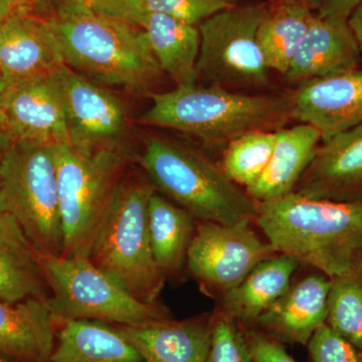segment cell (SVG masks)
I'll list each match as a JSON object with an SVG mask.
<instances>
[{
    "mask_svg": "<svg viewBox=\"0 0 362 362\" xmlns=\"http://www.w3.org/2000/svg\"><path fill=\"white\" fill-rule=\"evenodd\" d=\"M139 28L146 35L162 73L168 74L176 87L197 84V64L201 47L199 26L168 14L147 11L139 21Z\"/></svg>",
    "mask_w": 362,
    "mask_h": 362,
    "instance_id": "obj_23",
    "label": "cell"
},
{
    "mask_svg": "<svg viewBox=\"0 0 362 362\" xmlns=\"http://www.w3.org/2000/svg\"><path fill=\"white\" fill-rule=\"evenodd\" d=\"M57 166L64 239L62 256L89 259L126 170L86 159L69 144L57 145Z\"/></svg>",
    "mask_w": 362,
    "mask_h": 362,
    "instance_id": "obj_10",
    "label": "cell"
},
{
    "mask_svg": "<svg viewBox=\"0 0 362 362\" xmlns=\"http://www.w3.org/2000/svg\"><path fill=\"white\" fill-rule=\"evenodd\" d=\"M294 192L312 199L362 202V125L321 142Z\"/></svg>",
    "mask_w": 362,
    "mask_h": 362,
    "instance_id": "obj_15",
    "label": "cell"
},
{
    "mask_svg": "<svg viewBox=\"0 0 362 362\" xmlns=\"http://www.w3.org/2000/svg\"><path fill=\"white\" fill-rule=\"evenodd\" d=\"M239 0H144L145 13L168 14L189 23L199 25L214 14L232 8Z\"/></svg>",
    "mask_w": 362,
    "mask_h": 362,
    "instance_id": "obj_30",
    "label": "cell"
},
{
    "mask_svg": "<svg viewBox=\"0 0 362 362\" xmlns=\"http://www.w3.org/2000/svg\"><path fill=\"white\" fill-rule=\"evenodd\" d=\"M16 9H23V11H32L35 13V9L42 6L47 0H9Z\"/></svg>",
    "mask_w": 362,
    "mask_h": 362,
    "instance_id": "obj_37",
    "label": "cell"
},
{
    "mask_svg": "<svg viewBox=\"0 0 362 362\" xmlns=\"http://www.w3.org/2000/svg\"><path fill=\"white\" fill-rule=\"evenodd\" d=\"M295 1L306 2V0H295Z\"/></svg>",
    "mask_w": 362,
    "mask_h": 362,
    "instance_id": "obj_42",
    "label": "cell"
},
{
    "mask_svg": "<svg viewBox=\"0 0 362 362\" xmlns=\"http://www.w3.org/2000/svg\"><path fill=\"white\" fill-rule=\"evenodd\" d=\"M57 325L47 298L0 300V356L11 362H49Z\"/></svg>",
    "mask_w": 362,
    "mask_h": 362,
    "instance_id": "obj_19",
    "label": "cell"
},
{
    "mask_svg": "<svg viewBox=\"0 0 362 362\" xmlns=\"http://www.w3.org/2000/svg\"><path fill=\"white\" fill-rule=\"evenodd\" d=\"M244 327V326H243ZM252 362H298L285 349L284 344L256 327H244Z\"/></svg>",
    "mask_w": 362,
    "mask_h": 362,
    "instance_id": "obj_32",
    "label": "cell"
},
{
    "mask_svg": "<svg viewBox=\"0 0 362 362\" xmlns=\"http://www.w3.org/2000/svg\"><path fill=\"white\" fill-rule=\"evenodd\" d=\"M276 136L268 166L259 180L246 190L256 202L280 199L294 192L322 142L321 133L308 124L282 128L276 131Z\"/></svg>",
    "mask_w": 362,
    "mask_h": 362,
    "instance_id": "obj_20",
    "label": "cell"
},
{
    "mask_svg": "<svg viewBox=\"0 0 362 362\" xmlns=\"http://www.w3.org/2000/svg\"><path fill=\"white\" fill-rule=\"evenodd\" d=\"M0 362H11V361H7V359L4 358V357L0 356Z\"/></svg>",
    "mask_w": 362,
    "mask_h": 362,
    "instance_id": "obj_41",
    "label": "cell"
},
{
    "mask_svg": "<svg viewBox=\"0 0 362 362\" xmlns=\"http://www.w3.org/2000/svg\"><path fill=\"white\" fill-rule=\"evenodd\" d=\"M325 323L362 350V265L331 279Z\"/></svg>",
    "mask_w": 362,
    "mask_h": 362,
    "instance_id": "obj_28",
    "label": "cell"
},
{
    "mask_svg": "<svg viewBox=\"0 0 362 362\" xmlns=\"http://www.w3.org/2000/svg\"><path fill=\"white\" fill-rule=\"evenodd\" d=\"M0 213L18 221L40 255H63L57 145L11 143L0 166Z\"/></svg>",
    "mask_w": 362,
    "mask_h": 362,
    "instance_id": "obj_6",
    "label": "cell"
},
{
    "mask_svg": "<svg viewBox=\"0 0 362 362\" xmlns=\"http://www.w3.org/2000/svg\"><path fill=\"white\" fill-rule=\"evenodd\" d=\"M114 326L143 362H206L213 337V314L181 321L165 318Z\"/></svg>",
    "mask_w": 362,
    "mask_h": 362,
    "instance_id": "obj_17",
    "label": "cell"
},
{
    "mask_svg": "<svg viewBox=\"0 0 362 362\" xmlns=\"http://www.w3.org/2000/svg\"><path fill=\"white\" fill-rule=\"evenodd\" d=\"M149 97L152 106L140 123L194 136L209 148L225 149L251 131L282 129L291 119L289 94H252L195 84L150 93Z\"/></svg>",
    "mask_w": 362,
    "mask_h": 362,
    "instance_id": "obj_2",
    "label": "cell"
},
{
    "mask_svg": "<svg viewBox=\"0 0 362 362\" xmlns=\"http://www.w3.org/2000/svg\"><path fill=\"white\" fill-rule=\"evenodd\" d=\"M49 21L65 65L97 84L148 93L163 74L139 26L90 11Z\"/></svg>",
    "mask_w": 362,
    "mask_h": 362,
    "instance_id": "obj_3",
    "label": "cell"
},
{
    "mask_svg": "<svg viewBox=\"0 0 362 362\" xmlns=\"http://www.w3.org/2000/svg\"><path fill=\"white\" fill-rule=\"evenodd\" d=\"M137 161L156 192L187 209L195 220L254 223L257 202L199 152L150 137Z\"/></svg>",
    "mask_w": 362,
    "mask_h": 362,
    "instance_id": "obj_4",
    "label": "cell"
},
{
    "mask_svg": "<svg viewBox=\"0 0 362 362\" xmlns=\"http://www.w3.org/2000/svg\"><path fill=\"white\" fill-rule=\"evenodd\" d=\"M362 0H319L317 16L332 23H347Z\"/></svg>",
    "mask_w": 362,
    "mask_h": 362,
    "instance_id": "obj_34",
    "label": "cell"
},
{
    "mask_svg": "<svg viewBox=\"0 0 362 362\" xmlns=\"http://www.w3.org/2000/svg\"><path fill=\"white\" fill-rule=\"evenodd\" d=\"M54 75L65 104L71 148L89 160L126 170L136 157L125 105L110 90L66 65Z\"/></svg>",
    "mask_w": 362,
    "mask_h": 362,
    "instance_id": "obj_9",
    "label": "cell"
},
{
    "mask_svg": "<svg viewBox=\"0 0 362 362\" xmlns=\"http://www.w3.org/2000/svg\"><path fill=\"white\" fill-rule=\"evenodd\" d=\"M311 362H362V350L324 323L307 343Z\"/></svg>",
    "mask_w": 362,
    "mask_h": 362,
    "instance_id": "obj_31",
    "label": "cell"
},
{
    "mask_svg": "<svg viewBox=\"0 0 362 362\" xmlns=\"http://www.w3.org/2000/svg\"><path fill=\"white\" fill-rule=\"evenodd\" d=\"M206 362H252L244 327L216 311L213 313V337Z\"/></svg>",
    "mask_w": 362,
    "mask_h": 362,
    "instance_id": "obj_29",
    "label": "cell"
},
{
    "mask_svg": "<svg viewBox=\"0 0 362 362\" xmlns=\"http://www.w3.org/2000/svg\"><path fill=\"white\" fill-rule=\"evenodd\" d=\"M54 9V16H66L89 11L86 0H47Z\"/></svg>",
    "mask_w": 362,
    "mask_h": 362,
    "instance_id": "obj_35",
    "label": "cell"
},
{
    "mask_svg": "<svg viewBox=\"0 0 362 362\" xmlns=\"http://www.w3.org/2000/svg\"><path fill=\"white\" fill-rule=\"evenodd\" d=\"M49 286L39 252L18 221L0 213V300L16 303L30 298H47Z\"/></svg>",
    "mask_w": 362,
    "mask_h": 362,
    "instance_id": "obj_22",
    "label": "cell"
},
{
    "mask_svg": "<svg viewBox=\"0 0 362 362\" xmlns=\"http://www.w3.org/2000/svg\"><path fill=\"white\" fill-rule=\"evenodd\" d=\"M197 220L187 209L154 192L148 204L150 243L154 259L164 277L175 275L187 261Z\"/></svg>",
    "mask_w": 362,
    "mask_h": 362,
    "instance_id": "obj_25",
    "label": "cell"
},
{
    "mask_svg": "<svg viewBox=\"0 0 362 362\" xmlns=\"http://www.w3.org/2000/svg\"><path fill=\"white\" fill-rule=\"evenodd\" d=\"M13 140L9 137L8 134L0 127V166H1L2 159H4V154L7 149L11 146Z\"/></svg>",
    "mask_w": 362,
    "mask_h": 362,
    "instance_id": "obj_38",
    "label": "cell"
},
{
    "mask_svg": "<svg viewBox=\"0 0 362 362\" xmlns=\"http://www.w3.org/2000/svg\"><path fill=\"white\" fill-rule=\"evenodd\" d=\"M156 192L147 176L124 173L90 261L140 301L158 303L166 278L150 243L148 204Z\"/></svg>",
    "mask_w": 362,
    "mask_h": 362,
    "instance_id": "obj_5",
    "label": "cell"
},
{
    "mask_svg": "<svg viewBox=\"0 0 362 362\" xmlns=\"http://www.w3.org/2000/svg\"><path fill=\"white\" fill-rule=\"evenodd\" d=\"M252 223L197 221L185 263L207 295L220 299L259 263L277 252L255 232Z\"/></svg>",
    "mask_w": 362,
    "mask_h": 362,
    "instance_id": "obj_11",
    "label": "cell"
},
{
    "mask_svg": "<svg viewBox=\"0 0 362 362\" xmlns=\"http://www.w3.org/2000/svg\"><path fill=\"white\" fill-rule=\"evenodd\" d=\"M315 14L306 2L295 0L269 6L259 23L258 42L271 71L285 76Z\"/></svg>",
    "mask_w": 362,
    "mask_h": 362,
    "instance_id": "obj_26",
    "label": "cell"
},
{
    "mask_svg": "<svg viewBox=\"0 0 362 362\" xmlns=\"http://www.w3.org/2000/svg\"><path fill=\"white\" fill-rule=\"evenodd\" d=\"M331 279L320 272L291 282L252 327L283 344L307 345L327 317Z\"/></svg>",
    "mask_w": 362,
    "mask_h": 362,
    "instance_id": "obj_16",
    "label": "cell"
},
{
    "mask_svg": "<svg viewBox=\"0 0 362 362\" xmlns=\"http://www.w3.org/2000/svg\"><path fill=\"white\" fill-rule=\"evenodd\" d=\"M16 7L9 0H0V26L13 13Z\"/></svg>",
    "mask_w": 362,
    "mask_h": 362,
    "instance_id": "obj_39",
    "label": "cell"
},
{
    "mask_svg": "<svg viewBox=\"0 0 362 362\" xmlns=\"http://www.w3.org/2000/svg\"><path fill=\"white\" fill-rule=\"evenodd\" d=\"M64 65L49 18L14 9L0 26V73L6 87L54 75Z\"/></svg>",
    "mask_w": 362,
    "mask_h": 362,
    "instance_id": "obj_13",
    "label": "cell"
},
{
    "mask_svg": "<svg viewBox=\"0 0 362 362\" xmlns=\"http://www.w3.org/2000/svg\"><path fill=\"white\" fill-rule=\"evenodd\" d=\"M40 261L49 286L47 303L57 322L86 319L135 325L170 318L168 309L136 299L90 259L40 255Z\"/></svg>",
    "mask_w": 362,
    "mask_h": 362,
    "instance_id": "obj_7",
    "label": "cell"
},
{
    "mask_svg": "<svg viewBox=\"0 0 362 362\" xmlns=\"http://www.w3.org/2000/svg\"><path fill=\"white\" fill-rule=\"evenodd\" d=\"M291 119L315 127L322 141L362 125V69L315 78L289 94Z\"/></svg>",
    "mask_w": 362,
    "mask_h": 362,
    "instance_id": "obj_14",
    "label": "cell"
},
{
    "mask_svg": "<svg viewBox=\"0 0 362 362\" xmlns=\"http://www.w3.org/2000/svg\"><path fill=\"white\" fill-rule=\"evenodd\" d=\"M276 137V131L269 130H255L239 136L223 149L221 168L233 183L247 190L268 166Z\"/></svg>",
    "mask_w": 362,
    "mask_h": 362,
    "instance_id": "obj_27",
    "label": "cell"
},
{
    "mask_svg": "<svg viewBox=\"0 0 362 362\" xmlns=\"http://www.w3.org/2000/svg\"><path fill=\"white\" fill-rule=\"evenodd\" d=\"M254 223L276 252L330 279L362 265V202L312 199L293 192L257 202Z\"/></svg>",
    "mask_w": 362,
    "mask_h": 362,
    "instance_id": "obj_1",
    "label": "cell"
},
{
    "mask_svg": "<svg viewBox=\"0 0 362 362\" xmlns=\"http://www.w3.org/2000/svg\"><path fill=\"white\" fill-rule=\"evenodd\" d=\"M268 7L266 2L237 4L199 25L197 83L243 93L265 89L271 70L259 47L258 30Z\"/></svg>",
    "mask_w": 362,
    "mask_h": 362,
    "instance_id": "obj_8",
    "label": "cell"
},
{
    "mask_svg": "<svg viewBox=\"0 0 362 362\" xmlns=\"http://www.w3.org/2000/svg\"><path fill=\"white\" fill-rule=\"evenodd\" d=\"M361 51L347 23L314 16L285 77L302 83L361 68Z\"/></svg>",
    "mask_w": 362,
    "mask_h": 362,
    "instance_id": "obj_18",
    "label": "cell"
},
{
    "mask_svg": "<svg viewBox=\"0 0 362 362\" xmlns=\"http://www.w3.org/2000/svg\"><path fill=\"white\" fill-rule=\"evenodd\" d=\"M300 264L276 252L255 267L237 287L218 299L216 309L244 327H252L262 315L288 289Z\"/></svg>",
    "mask_w": 362,
    "mask_h": 362,
    "instance_id": "obj_21",
    "label": "cell"
},
{
    "mask_svg": "<svg viewBox=\"0 0 362 362\" xmlns=\"http://www.w3.org/2000/svg\"><path fill=\"white\" fill-rule=\"evenodd\" d=\"M49 362H143L116 326L86 319L58 321Z\"/></svg>",
    "mask_w": 362,
    "mask_h": 362,
    "instance_id": "obj_24",
    "label": "cell"
},
{
    "mask_svg": "<svg viewBox=\"0 0 362 362\" xmlns=\"http://www.w3.org/2000/svg\"><path fill=\"white\" fill-rule=\"evenodd\" d=\"M347 23L356 37L362 58V2L354 9V13L349 16Z\"/></svg>",
    "mask_w": 362,
    "mask_h": 362,
    "instance_id": "obj_36",
    "label": "cell"
},
{
    "mask_svg": "<svg viewBox=\"0 0 362 362\" xmlns=\"http://www.w3.org/2000/svg\"><path fill=\"white\" fill-rule=\"evenodd\" d=\"M54 74L6 87L1 128L13 142L69 144L65 104Z\"/></svg>",
    "mask_w": 362,
    "mask_h": 362,
    "instance_id": "obj_12",
    "label": "cell"
},
{
    "mask_svg": "<svg viewBox=\"0 0 362 362\" xmlns=\"http://www.w3.org/2000/svg\"><path fill=\"white\" fill-rule=\"evenodd\" d=\"M6 90V84L0 73V127L4 124V108H2V99H4V92Z\"/></svg>",
    "mask_w": 362,
    "mask_h": 362,
    "instance_id": "obj_40",
    "label": "cell"
},
{
    "mask_svg": "<svg viewBox=\"0 0 362 362\" xmlns=\"http://www.w3.org/2000/svg\"><path fill=\"white\" fill-rule=\"evenodd\" d=\"M92 13L139 26L145 13L144 0H86Z\"/></svg>",
    "mask_w": 362,
    "mask_h": 362,
    "instance_id": "obj_33",
    "label": "cell"
}]
</instances>
